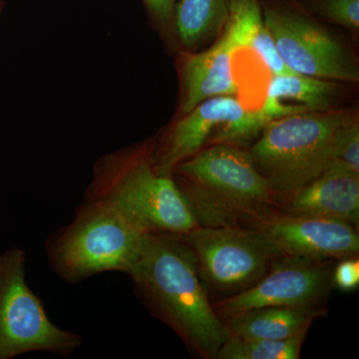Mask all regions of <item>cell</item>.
<instances>
[{"instance_id":"cell-16","label":"cell","mask_w":359,"mask_h":359,"mask_svg":"<svg viewBox=\"0 0 359 359\" xmlns=\"http://www.w3.org/2000/svg\"><path fill=\"white\" fill-rule=\"evenodd\" d=\"M224 29L237 46H249L264 59L273 75L295 74L283 62L264 20L259 0H231Z\"/></svg>"},{"instance_id":"cell-6","label":"cell","mask_w":359,"mask_h":359,"mask_svg":"<svg viewBox=\"0 0 359 359\" xmlns=\"http://www.w3.org/2000/svg\"><path fill=\"white\" fill-rule=\"evenodd\" d=\"M0 276V359L34 351L69 356L81 346L82 337L54 325L43 302L26 280L25 250L13 248L4 254Z\"/></svg>"},{"instance_id":"cell-24","label":"cell","mask_w":359,"mask_h":359,"mask_svg":"<svg viewBox=\"0 0 359 359\" xmlns=\"http://www.w3.org/2000/svg\"><path fill=\"white\" fill-rule=\"evenodd\" d=\"M2 266H4V255H0V276H1Z\"/></svg>"},{"instance_id":"cell-12","label":"cell","mask_w":359,"mask_h":359,"mask_svg":"<svg viewBox=\"0 0 359 359\" xmlns=\"http://www.w3.org/2000/svg\"><path fill=\"white\" fill-rule=\"evenodd\" d=\"M282 204L285 214L339 219L358 226L359 175L328 165L318 178L285 197Z\"/></svg>"},{"instance_id":"cell-17","label":"cell","mask_w":359,"mask_h":359,"mask_svg":"<svg viewBox=\"0 0 359 359\" xmlns=\"http://www.w3.org/2000/svg\"><path fill=\"white\" fill-rule=\"evenodd\" d=\"M231 0H179L174 26L181 43L194 48L223 32Z\"/></svg>"},{"instance_id":"cell-22","label":"cell","mask_w":359,"mask_h":359,"mask_svg":"<svg viewBox=\"0 0 359 359\" xmlns=\"http://www.w3.org/2000/svg\"><path fill=\"white\" fill-rule=\"evenodd\" d=\"M334 283L339 289L353 290L359 283V262L355 257L344 259L335 269Z\"/></svg>"},{"instance_id":"cell-23","label":"cell","mask_w":359,"mask_h":359,"mask_svg":"<svg viewBox=\"0 0 359 359\" xmlns=\"http://www.w3.org/2000/svg\"><path fill=\"white\" fill-rule=\"evenodd\" d=\"M156 22L168 27L174 21L175 8L178 0H142Z\"/></svg>"},{"instance_id":"cell-9","label":"cell","mask_w":359,"mask_h":359,"mask_svg":"<svg viewBox=\"0 0 359 359\" xmlns=\"http://www.w3.org/2000/svg\"><path fill=\"white\" fill-rule=\"evenodd\" d=\"M183 237L195 254L201 278L218 292H240L252 287L280 257L254 228L198 226Z\"/></svg>"},{"instance_id":"cell-7","label":"cell","mask_w":359,"mask_h":359,"mask_svg":"<svg viewBox=\"0 0 359 359\" xmlns=\"http://www.w3.org/2000/svg\"><path fill=\"white\" fill-rule=\"evenodd\" d=\"M264 20L285 65L306 76L359 81L355 58L334 35L287 0H266Z\"/></svg>"},{"instance_id":"cell-5","label":"cell","mask_w":359,"mask_h":359,"mask_svg":"<svg viewBox=\"0 0 359 359\" xmlns=\"http://www.w3.org/2000/svg\"><path fill=\"white\" fill-rule=\"evenodd\" d=\"M341 111H309L269 122L249 155L276 198L290 196L327 169L335 138L351 117Z\"/></svg>"},{"instance_id":"cell-21","label":"cell","mask_w":359,"mask_h":359,"mask_svg":"<svg viewBox=\"0 0 359 359\" xmlns=\"http://www.w3.org/2000/svg\"><path fill=\"white\" fill-rule=\"evenodd\" d=\"M304 6L332 22L358 30L359 0H306Z\"/></svg>"},{"instance_id":"cell-19","label":"cell","mask_w":359,"mask_h":359,"mask_svg":"<svg viewBox=\"0 0 359 359\" xmlns=\"http://www.w3.org/2000/svg\"><path fill=\"white\" fill-rule=\"evenodd\" d=\"M306 334L283 340L245 339L231 334L217 353L219 359H297Z\"/></svg>"},{"instance_id":"cell-4","label":"cell","mask_w":359,"mask_h":359,"mask_svg":"<svg viewBox=\"0 0 359 359\" xmlns=\"http://www.w3.org/2000/svg\"><path fill=\"white\" fill-rule=\"evenodd\" d=\"M147 233L111 205L85 199L72 221L52 233L45 248L56 275L79 283L108 271L128 273Z\"/></svg>"},{"instance_id":"cell-3","label":"cell","mask_w":359,"mask_h":359,"mask_svg":"<svg viewBox=\"0 0 359 359\" xmlns=\"http://www.w3.org/2000/svg\"><path fill=\"white\" fill-rule=\"evenodd\" d=\"M152 145L98 161L85 199L114 208L145 233L185 236L199 226L173 175L156 170Z\"/></svg>"},{"instance_id":"cell-11","label":"cell","mask_w":359,"mask_h":359,"mask_svg":"<svg viewBox=\"0 0 359 359\" xmlns=\"http://www.w3.org/2000/svg\"><path fill=\"white\" fill-rule=\"evenodd\" d=\"M280 256L351 259L358 256L359 237L353 224L323 217L269 214L252 223Z\"/></svg>"},{"instance_id":"cell-20","label":"cell","mask_w":359,"mask_h":359,"mask_svg":"<svg viewBox=\"0 0 359 359\" xmlns=\"http://www.w3.org/2000/svg\"><path fill=\"white\" fill-rule=\"evenodd\" d=\"M330 164L359 175V122L355 116L351 115L339 129Z\"/></svg>"},{"instance_id":"cell-8","label":"cell","mask_w":359,"mask_h":359,"mask_svg":"<svg viewBox=\"0 0 359 359\" xmlns=\"http://www.w3.org/2000/svg\"><path fill=\"white\" fill-rule=\"evenodd\" d=\"M269 124L261 111L250 112L236 96L207 99L184 115L165 135L154 150L156 170L172 175L184 161L202 150L205 144L241 146L257 138Z\"/></svg>"},{"instance_id":"cell-10","label":"cell","mask_w":359,"mask_h":359,"mask_svg":"<svg viewBox=\"0 0 359 359\" xmlns=\"http://www.w3.org/2000/svg\"><path fill=\"white\" fill-rule=\"evenodd\" d=\"M330 276L321 262L276 257L263 278L214 306L224 318L268 306H320L330 290Z\"/></svg>"},{"instance_id":"cell-13","label":"cell","mask_w":359,"mask_h":359,"mask_svg":"<svg viewBox=\"0 0 359 359\" xmlns=\"http://www.w3.org/2000/svg\"><path fill=\"white\" fill-rule=\"evenodd\" d=\"M222 32L221 39L209 49L199 53L185 54L182 59V114H187L212 97L236 96L237 90L231 76V55L237 45L224 28Z\"/></svg>"},{"instance_id":"cell-18","label":"cell","mask_w":359,"mask_h":359,"mask_svg":"<svg viewBox=\"0 0 359 359\" xmlns=\"http://www.w3.org/2000/svg\"><path fill=\"white\" fill-rule=\"evenodd\" d=\"M231 68L241 105L250 112L263 109L273 77L264 59L249 46H236L231 51Z\"/></svg>"},{"instance_id":"cell-14","label":"cell","mask_w":359,"mask_h":359,"mask_svg":"<svg viewBox=\"0 0 359 359\" xmlns=\"http://www.w3.org/2000/svg\"><path fill=\"white\" fill-rule=\"evenodd\" d=\"M339 93V85L306 75H273L263 113L268 122L285 116L327 111Z\"/></svg>"},{"instance_id":"cell-1","label":"cell","mask_w":359,"mask_h":359,"mask_svg":"<svg viewBox=\"0 0 359 359\" xmlns=\"http://www.w3.org/2000/svg\"><path fill=\"white\" fill-rule=\"evenodd\" d=\"M156 316L205 358L231 337L210 304L192 248L181 235L148 233L127 273Z\"/></svg>"},{"instance_id":"cell-15","label":"cell","mask_w":359,"mask_h":359,"mask_svg":"<svg viewBox=\"0 0 359 359\" xmlns=\"http://www.w3.org/2000/svg\"><path fill=\"white\" fill-rule=\"evenodd\" d=\"M323 313L321 306H268L226 318V325L237 337L283 340L308 334L311 323Z\"/></svg>"},{"instance_id":"cell-2","label":"cell","mask_w":359,"mask_h":359,"mask_svg":"<svg viewBox=\"0 0 359 359\" xmlns=\"http://www.w3.org/2000/svg\"><path fill=\"white\" fill-rule=\"evenodd\" d=\"M172 175L200 226L255 223L271 214L278 199L249 152L231 144L203 148Z\"/></svg>"}]
</instances>
